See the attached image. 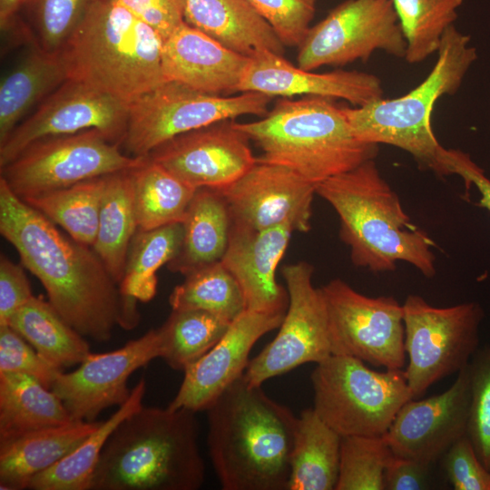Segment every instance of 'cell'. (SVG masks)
I'll return each instance as SVG.
<instances>
[{
  "mask_svg": "<svg viewBox=\"0 0 490 490\" xmlns=\"http://www.w3.org/2000/svg\"><path fill=\"white\" fill-rule=\"evenodd\" d=\"M138 230L132 170L109 174L93 250L118 284Z\"/></svg>",
  "mask_w": 490,
  "mask_h": 490,
  "instance_id": "30",
  "label": "cell"
},
{
  "mask_svg": "<svg viewBox=\"0 0 490 490\" xmlns=\"http://www.w3.org/2000/svg\"><path fill=\"white\" fill-rule=\"evenodd\" d=\"M158 33L163 41L185 22L186 0H113Z\"/></svg>",
  "mask_w": 490,
  "mask_h": 490,
  "instance_id": "45",
  "label": "cell"
},
{
  "mask_svg": "<svg viewBox=\"0 0 490 490\" xmlns=\"http://www.w3.org/2000/svg\"><path fill=\"white\" fill-rule=\"evenodd\" d=\"M102 421L74 420L0 440V488L22 490L74 451Z\"/></svg>",
  "mask_w": 490,
  "mask_h": 490,
  "instance_id": "24",
  "label": "cell"
},
{
  "mask_svg": "<svg viewBox=\"0 0 490 490\" xmlns=\"http://www.w3.org/2000/svg\"><path fill=\"white\" fill-rule=\"evenodd\" d=\"M392 454L385 435L342 436L336 490H385Z\"/></svg>",
  "mask_w": 490,
  "mask_h": 490,
  "instance_id": "39",
  "label": "cell"
},
{
  "mask_svg": "<svg viewBox=\"0 0 490 490\" xmlns=\"http://www.w3.org/2000/svg\"><path fill=\"white\" fill-rule=\"evenodd\" d=\"M310 380L313 409L341 436H382L412 399L405 371H375L364 361L331 355L317 364Z\"/></svg>",
  "mask_w": 490,
  "mask_h": 490,
  "instance_id": "8",
  "label": "cell"
},
{
  "mask_svg": "<svg viewBox=\"0 0 490 490\" xmlns=\"http://www.w3.org/2000/svg\"><path fill=\"white\" fill-rule=\"evenodd\" d=\"M293 231L288 224L256 230L231 219L220 262L238 282L246 310L286 312L288 292L278 283L276 270Z\"/></svg>",
  "mask_w": 490,
  "mask_h": 490,
  "instance_id": "22",
  "label": "cell"
},
{
  "mask_svg": "<svg viewBox=\"0 0 490 490\" xmlns=\"http://www.w3.org/2000/svg\"><path fill=\"white\" fill-rule=\"evenodd\" d=\"M207 446L224 490H287L297 417L242 375L206 409Z\"/></svg>",
  "mask_w": 490,
  "mask_h": 490,
  "instance_id": "2",
  "label": "cell"
},
{
  "mask_svg": "<svg viewBox=\"0 0 490 490\" xmlns=\"http://www.w3.org/2000/svg\"><path fill=\"white\" fill-rule=\"evenodd\" d=\"M147 157L126 154L98 130L52 136L28 145L0 168L10 190L25 199L142 165Z\"/></svg>",
  "mask_w": 490,
  "mask_h": 490,
  "instance_id": "10",
  "label": "cell"
},
{
  "mask_svg": "<svg viewBox=\"0 0 490 490\" xmlns=\"http://www.w3.org/2000/svg\"><path fill=\"white\" fill-rule=\"evenodd\" d=\"M250 141L226 120L176 136L148 157L195 189L221 190L256 163Z\"/></svg>",
  "mask_w": 490,
  "mask_h": 490,
  "instance_id": "17",
  "label": "cell"
},
{
  "mask_svg": "<svg viewBox=\"0 0 490 490\" xmlns=\"http://www.w3.org/2000/svg\"><path fill=\"white\" fill-rule=\"evenodd\" d=\"M342 436L313 408L297 417L287 490H336Z\"/></svg>",
  "mask_w": 490,
  "mask_h": 490,
  "instance_id": "28",
  "label": "cell"
},
{
  "mask_svg": "<svg viewBox=\"0 0 490 490\" xmlns=\"http://www.w3.org/2000/svg\"><path fill=\"white\" fill-rule=\"evenodd\" d=\"M271 98L253 92L221 96L165 81L129 103L121 148L130 156L147 157L181 134L243 115L263 117Z\"/></svg>",
  "mask_w": 490,
  "mask_h": 490,
  "instance_id": "9",
  "label": "cell"
},
{
  "mask_svg": "<svg viewBox=\"0 0 490 490\" xmlns=\"http://www.w3.org/2000/svg\"><path fill=\"white\" fill-rule=\"evenodd\" d=\"M443 457L455 490H490V471L479 459L467 435L454 443Z\"/></svg>",
  "mask_w": 490,
  "mask_h": 490,
  "instance_id": "44",
  "label": "cell"
},
{
  "mask_svg": "<svg viewBox=\"0 0 490 490\" xmlns=\"http://www.w3.org/2000/svg\"><path fill=\"white\" fill-rule=\"evenodd\" d=\"M5 325L19 333L40 356L58 368L81 364L91 354L83 336L41 297L34 296Z\"/></svg>",
  "mask_w": 490,
  "mask_h": 490,
  "instance_id": "31",
  "label": "cell"
},
{
  "mask_svg": "<svg viewBox=\"0 0 490 490\" xmlns=\"http://www.w3.org/2000/svg\"><path fill=\"white\" fill-rule=\"evenodd\" d=\"M108 175L22 199L62 227L74 240L93 248Z\"/></svg>",
  "mask_w": 490,
  "mask_h": 490,
  "instance_id": "33",
  "label": "cell"
},
{
  "mask_svg": "<svg viewBox=\"0 0 490 490\" xmlns=\"http://www.w3.org/2000/svg\"><path fill=\"white\" fill-rule=\"evenodd\" d=\"M250 59L186 22L163 41L162 51L165 81L219 95L238 91Z\"/></svg>",
  "mask_w": 490,
  "mask_h": 490,
  "instance_id": "23",
  "label": "cell"
},
{
  "mask_svg": "<svg viewBox=\"0 0 490 490\" xmlns=\"http://www.w3.org/2000/svg\"><path fill=\"white\" fill-rule=\"evenodd\" d=\"M146 391L144 378L132 388L129 398L74 451L52 467L35 475L29 489L89 490L92 475L112 432L126 416L142 406Z\"/></svg>",
  "mask_w": 490,
  "mask_h": 490,
  "instance_id": "32",
  "label": "cell"
},
{
  "mask_svg": "<svg viewBox=\"0 0 490 490\" xmlns=\"http://www.w3.org/2000/svg\"><path fill=\"white\" fill-rule=\"evenodd\" d=\"M285 313L244 310L230 322L220 339L183 371L181 387L169 407L205 410L244 374L253 346L262 336L279 328Z\"/></svg>",
  "mask_w": 490,
  "mask_h": 490,
  "instance_id": "20",
  "label": "cell"
},
{
  "mask_svg": "<svg viewBox=\"0 0 490 490\" xmlns=\"http://www.w3.org/2000/svg\"><path fill=\"white\" fill-rule=\"evenodd\" d=\"M470 407L467 436L490 471V346L478 348L469 363Z\"/></svg>",
  "mask_w": 490,
  "mask_h": 490,
  "instance_id": "41",
  "label": "cell"
},
{
  "mask_svg": "<svg viewBox=\"0 0 490 490\" xmlns=\"http://www.w3.org/2000/svg\"><path fill=\"white\" fill-rule=\"evenodd\" d=\"M132 176L139 230L182 223L197 189L148 156L142 165L132 170Z\"/></svg>",
  "mask_w": 490,
  "mask_h": 490,
  "instance_id": "34",
  "label": "cell"
},
{
  "mask_svg": "<svg viewBox=\"0 0 490 490\" xmlns=\"http://www.w3.org/2000/svg\"><path fill=\"white\" fill-rule=\"evenodd\" d=\"M316 194L337 212L356 267L385 272L404 261L426 278L436 275L435 241L411 222L375 159L318 183Z\"/></svg>",
  "mask_w": 490,
  "mask_h": 490,
  "instance_id": "4",
  "label": "cell"
},
{
  "mask_svg": "<svg viewBox=\"0 0 490 490\" xmlns=\"http://www.w3.org/2000/svg\"><path fill=\"white\" fill-rule=\"evenodd\" d=\"M298 66L314 71L368 61L376 51L404 58L406 40L391 0H346L310 26Z\"/></svg>",
  "mask_w": 490,
  "mask_h": 490,
  "instance_id": "12",
  "label": "cell"
},
{
  "mask_svg": "<svg viewBox=\"0 0 490 490\" xmlns=\"http://www.w3.org/2000/svg\"><path fill=\"white\" fill-rule=\"evenodd\" d=\"M328 315L332 355L385 369L405 366L403 304L392 296L368 297L341 279L320 288Z\"/></svg>",
  "mask_w": 490,
  "mask_h": 490,
  "instance_id": "13",
  "label": "cell"
},
{
  "mask_svg": "<svg viewBox=\"0 0 490 490\" xmlns=\"http://www.w3.org/2000/svg\"><path fill=\"white\" fill-rule=\"evenodd\" d=\"M430 466L429 464L392 454L385 469V490L429 488Z\"/></svg>",
  "mask_w": 490,
  "mask_h": 490,
  "instance_id": "47",
  "label": "cell"
},
{
  "mask_svg": "<svg viewBox=\"0 0 490 490\" xmlns=\"http://www.w3.org/2000/svg\"><path fill=\"white\" fill-rule=\"evenodd\" d=\"M74 421L57 395L22 373H0V440Z\"/></svg>",
  "mask_w": 490,
  "mask_h": 490,
  "instance_id": "29",
  "label": "cell"
},
{
  "mask_svg": "<svg viewBox=\"0 0 490 490\" xmlns=\"http://www.w3.org/2000/svg\"><path fill=\"white\" fill-rule=\"evenodd\" d=\"M182 225L181 248L167 264L171 271L186 276L221 260L229 241L231 216L218 190L197 189Z\"/></svg>",
  "mask_w": 490,
  "mask_h": 490,
  "instance_id": "27",
  "label": "cell"
},
{
  "mask_svg": "<svg viewBox=\"0 0 490 490\" xmlns=\"http://www.w3.org/2000/svg\"><path fill=\"white\" fill-rule=\"evenodd\" d=\"M0 232L42 283L50 304L82 336L106 342L116 326H137V300L121 292L93 248L63 234L2 178Z\"/></svg>",
  "mask_w": 490,
  "mask_h": 490,
  "instance_id": "1",
  "label": "cell"
},
{
  "mask_svg": "<svg viewBox=\"0 0 490 490\" xmlns=\"http://www.w3.org/2000/svg\"><path fill=\"white\" fill-rule=\"evenodd\" d=\"M314 268L307 261L283 266L289 302L279 332L243 374L252 386L307 364L319 363L332 355L329 321L320 288L313 285Z\"/></svg>",
  "mask_w": 490,
  "mask_h": 490,
  "instance_id": "14",
  "label": "cell"
},
{
  "mask_svg": "<svg viewBox=\"0 0 490 490\" xmlns=\"http://www.w3.org/2000/svg\"><path fill=\"white\" fill-rule=\"evenodd\" d=\"M218 191L231 219L250 228L288 224L299 232L311 228L316 185L284 166L257 160L237 181Z\"/></svg>",
  "mask_w": 490,
  "mask_h": 490,
  "instance_id": "18",
  "label": "cell"
},
{
  "mask_svg": "<svg viewBox=\"0 0 490 490\" xmlns=\"http://www.w3.org/2000/svg\"><path fill=\"white\" fill-rule=\"evenodd\" d=\"M183 237L181 222L152 230H138L131 243L124 274L119 284L121 292L147 302L156 294L157 270L178 253Z\"/></svg>",
  "mask_w": 490,
  "mask_h": 490,
  "instance_id": "35",
  "label": "cell"
},
{
  "mask_svg": "<svg viewBox=\"0 0 490 490\" xmlns=\"http://www.w3.org/2000/svg\"><path fill=\"white\" fill-rule=\"evenodd\" d=\"M96 0H24L33 39L50 53H60Z\"/></svg>",
  "mask_w": 490,
  "mask_h": 490,
  "instance_id": "40",
  "label": "cell"
},
{
  "mask_svg": "<svg viewBox=\"0 0 490 490\" xmlns=\"http://www.w3.org/2000/svg\"><path fill=\"white\" fill-rule=\"evenodd\" d=\"M436 62L428 75L405 95L374 100L363 106H346L355 135L361 141L388 144L408 152L421 169L439 177L451 175L448 149L437 141L431 115L437 100L455 94L477 60L470 37L455 25L444 33Z\"/></svg>",
  "mask_w": 490,
  "mask_h": 490,
  "instance_id": "7",
  "label": "cell"
},
{
  "mask_svg": "<svg viewBox=\"0 0 490 490\" xmlns=\"http://www.w3.org/2000/svg\"><path fill=\"white\" fill-rule=\"evenodd\" d=\"M230 322L201 309H172L157 328L160 358L174 370L184 371L223 336Z\"/></svg>",
  "mask_w": 490,
  "mask_h": 490,
  "instance_id": "36",
  "label": "cell"
},
{
  "mask_svg": "<svg viewBox=\"0 0 490 490\" xmlns=\"http://www.w3.org/2000/svg\"><path fill=\"white\" fill-rule=\"evenodd\" d=\"M284 45L299 46L310 28L316 0H248Z\"/></svg>",
  "mask_w": 490,
  "mask_h": 490,
  "instance_id": "42",
  "label": "cell"
},
{
  "mask_svg": "<svg viewBox=\"0 0 490 490\" xmlns=\"http://www.w3.org/2000/svg\"><path fill=\"white\" fill-rule=\"evenodd\" d=\"M185 22L250 57L264 50L284 54L285 45L248 0H186Z\"/></svg>",
  "mask_w": 490,
  "mask_h": 490,
  "instance_id": "25",
  "label": "cell"
},
{
  "mask_svg": "<svg viewBox=\"0 0 490 490\" xmlns=\"http://www.w3.org/2000/svg\"><path fill=\"white\" fill-rule=\"evenodd\" d=\"M67 80L59 53H50L34 43L1 79L0 144L34 105Z\"/></svg>",
  "mask_w": 490,
  "mask_h": 490,
  "instance_id": "26",
  "label": "cell"
},
{
  "mask_svg": "<svg viewBox=\"0 0 490 490\" xmlns=\"http://www.w3.org/2000/svg\"><path fill=\"white\" fill-rule=\"evenodd\" d=\"M235 125L261 150L260 162L318 183L374 160L378 144L359 140L335 99L281 97L262 119Z\"/></svg>",
  "mask_w": 490,
  "mask_h": 490,
  "instance_id": "5",
  "label": "cell"
},
{
  "mask_svg": "<svg viewBox=\"0 0 490 490\" xmlns=\"http://www.w3.org/2000/svg\"><path fill=\"white\" fill-rule=\"evenodd\" d=\"M405 40L404 59L423 63L437 53L446 30L454 25L464 0H391Z\"/></svg>",
  "mask_w": 490,
  "mask_h": 490,
  "instance_id": "38",
  "label": "cell"
},
{
  "mask_svg": "<svg viewBox=\"0 0 490 490\" xmlns=\"http://www.w3.org/2000/svg\"><path fill=\"white\" fill-rule=\"evenodd\" d=\"M469 407L468 364L443 393L401 407L385 434L392 453L432 465L467 435Z\"/></svg>",
  "mask_w": 490,
  "mask_h": 490,
  "instance_id": "19",
  "label": "cell"
},
{
  "mask_svg": "<svg viewBox=\"0 0 490 490\" xmlns=\"http://www.w3.org/2000/svg\"><path fill=\"white\" fill-rule=\"evenodd\" d=\"M448 165L451 174L460 176L466 186V195L474 185L480 193V199L476 205L490 211V179L485 174L484 170L476 164L471 156L457 149H448Z\"/></svg>",
  "mask_w": 490,
  "mask_h": 490,
  "instance_id": "48",
  "label": "cell"
},
{
  "mask_svg": "<svg viewBox=\"0 0 490 490\" xmlns=\"http://www.w3.org/2000/svg\"><path fill=\"white\" fill-rule=\"evenodd\" d=\"M163 39L113 0H96L60 55L67 79L131 103L165 82Z\"/></svg>",
  "mask_w": 490,
  "mask_h": 490,
  "instance_id": "6",
  "label": "cell"
},
{
  "mask_svg": "<svg viewBox=\"0 0 490 490\" xmlns=\"http://www.w3.org/2000/svg\"><path fill=\"white\" fill-rule=\"evenodd\" d=\"M63 369L52 365L15 329L0 325V373H22L38 379L48 388Z\"/></svg>",
  "mask_w": 490,
  "mask_h": 490,
  "instance_id": "43",
  "label": "cell"
},
{
  "mask_svg": "<svg viewBox=\"0 0 490 490\" xmlns=\"http://www.w3.org/2000/svg\"><path fill=\"white\" fill-rule=\"evenodd\" d=\"M157 358L158 332L151 329L115 350L91 352L75 370L62 371L51 389L73 420L95 421L102 411L120 407L129 398L131 375Z\"/></svg>",
  "mask_w": 490,
  "mask_h": 490,
  "instance_id": "16",
  "label": "cell"
},
{
  "mask_svg": "<svg viewBox=\"0 0 490 490\" xmlns=\"http://www.w3.org/2000/svg\"><path fill=\"white\" fill-rule=\"evenodd\" d=\"M34 294L24 268L12 261L5 254L0 256V325H5L10 317Z\"/></svg>",
  "mask_w": 490,
  "mask_h": 490,
  "instance_id": "46",
  "label": "cell"
},
{
  "mask_svg": "<svg viewBox=\"0 0 490 490\" xmlns=\"http://www.w3.org/2000/svg\"><path fill=\"white\" fill-rule=\"evenodd\" d=\"M237 92L260 93L270 97L310 95L342 99L354 107L384 97L381 80L375 74L346 70L314 73L295 66L282 54L269 50L250 56Z\"/></svg>",
  "mask_w": 490,
  "mask_h": 490,
  "instance_id": "21",
  "label": "cell"
},
{
  "mask_svg": "<svg viewBox=\"0 0 490 490\" xmlns=\"http://www.w3.org/2000/svg\"><path fill=\"white\" fill-rule=\"evenodd\" d=\"M169 303L172 309H201L230 322L246 310L238 282L220 260L186 275L170 294Z\"/></svg>",
  "mask_w": 490,
  "mask_h": 490,
  "instance_id": "37",
  "label": "cell"
},
{
  "mask_svg": "<svg viewBox=\"0 0 490 490\" xmlns=\"http://www.w3.org/2000/svg\"><path fill=\"white\" fill-rule=\"evenodd\" d=\"M194 411L142 406L107 439L89 490H197L205 479Z\"/></svg>",
  "mask_w": 490,
  "mask_h": 490,
  "instance_id": "3",
  "label": "cell"
},
{
  "mask_svg": "<svg viewBox=\"0 0 490 490\" xmlns=\"http://www.w3.org/2000/svg\"><path fill=\"white\" fill-rule=\"evenodd\" d=\"M24 0H0V26L2 31L10 28L21 9Z\"/></svg>",
  "mask_w": 490,
  "mask_h": 490,
  "instance_id": "49",
  "label": "cell"
},
{
  "mask_svg": "<svg viewBox=\"0 0 490 490\" xmlns=\"http://www.w3.org/2000/svg\"><path fill=\"white\" fill-rule=\"evenodd\" d=\"M405 371L412 397L423 395L434 383L465 368L479 348L485 317L478 302L446 308L430 305L421 296L408 295L403 303Z\"/></svg>",
  "mask_w": 490,
  "mask_h": 490,
  "instance_id": "11",
  "label": "cell"
},
{
  "mask_svg": "<svg viewBox=\"0 0 490 490\" xmlns=\"http://www.w3.org/2000/svg\"><path fill=\"white\" fill-rule=\"evenodd\" d=\"M128 110V103L67 79L0 144V168L31 143L47 137L95 129L112 142L121 143Z\"/></svg>",
  "mask_w": 490,
  "mask_h": 490,
  "instance_id": "15",
  "label": "cell"
}]
</instances>
